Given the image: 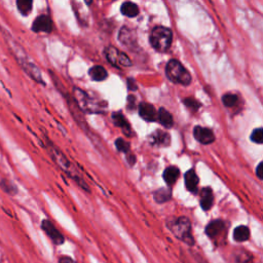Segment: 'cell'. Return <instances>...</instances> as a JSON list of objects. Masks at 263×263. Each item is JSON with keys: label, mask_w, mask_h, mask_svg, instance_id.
<instances>
[{"label": "cell", "mask_w": 263, "mask_h": 263, "mask_svg": "<svg viewBox=\"0 0 263 263\" xmlns=\"http://www.w3.org/2000/svg\"><path fill=\"white\" fill-rule=\"evenodd\" d=\"M49 153H50L52 159L54 160V162L60 166V168L63 172H65L67 174V176L69 178L74 180L76 182V184L79 187H81L82 189H84L85 191H87V192L90 191L86 182L84 181V179L82 178L80 173L77 171V168L74 166V164L57 147H54L51 144L49 145Z\"/></svg>", "instance_id": "obj_1"}, {"label": "cell", "mask_w": 263, "mask_h": 263, "mask_svg": "<svg viewBox=\"0 0 263 263\" xmlns=\"http://www.w3.org/2000/svg\"><path fill=\"white\" fill-rule=\"evenodd\" d=\"M166 227L168 230L180 240H182L184 243L193 246L194 245V238L192 235V229H191V222L190 220L185 217H170L166 222Z\"/></svg>", "instance_id": "obj_2"}, {"label": "cell", "mask_w": 263, "mask_h": 263, "mask_svg": "<svg viewBox=\"0 0 263 263\" xmlns=\"http://www.w3.org/2000/svg\"><path fill=\"white\" fill-rule=\"evenodd\" d=\"M10 47H11V51L13 52L17 63L20 64L22 69L27 73V75H29L36 82L43 83V79H42L41 72H40L39 68L28 59L26 53L23 51L22 47H20V45L15 44V42L13 40L10 41Z\"/></svg>", "instance_id": "obj_3"}, {"label": "cell", "mask_w": 263, "mask_h": 263, "mask_svg": "<svg viewBox=\"0 0 263 263\" xmlns=\"http://www.w3.org/2000/svg\"><path fill=\"white\" fill-rule=\"evenodd\" d=\"M74 100L80 110L87 113H103L106 107L105 102L92 99L88 93L79 88H74Z\"/></svg>", "instance_id": "obj_4"}, {"label": "cell", "mask_w": 263, "mask_h": 263, "mask_svg": "<svg viewBox=\"0 0 263 263\" xmlns=\"http://www.w3.org/2000/svg\"><path fill=\"white\" fill-rule=\"evenodd\" d=\"M172 41L173 32L166 27L157 26L150 34V43L152 47L159 52L166 51L170 48Z\"/></svg>", "instance_id": "obj_5"}, {"label": "cell", "mask_w": 263, "mask_h": 263, "mask_svg": "<svg viewBox=\"0 0 263 263\" xmlns=\"http://www.w3.org/2000/svg\"><path fill=\"white\" fill-rule=\"evenodd\" d=\"M165 73L167 78L174 83L182 85H188L191 83L190 73L178 60L168 61L165 67Z\"/></svg>", "instance_id": "obj_6"}, {"label": "cell", "mask_w": 263, "mask_h": 263, "mask_svg": "<svg viewBox=\"0 0 263 263\" xmlns=\"http://www.w3.org/2000/svg\"><path fill=\"white\" fill-rule=\"evenodd\" d=\"M105 57L107 61L115 66V67H130L132 66V61L129 58L119 49H117L114 46H108L105 48Z\"/></svg>", "instance_id": "obj_7"}, {"label": "cell", "mask_w": 263, "mask_h": 263, "mask_svg": "<svg viewBox=\"0 0 263 263\" xmlns=\"http://www.w3.org/2000/svg\"><path fill=\"white\" fill-rule=\"evenodd\" d=\"M53 28V23L52 20L49 15L47 14H40L38 15L32 24V31L35 33H51Z\"/></svg>", "instance_id": "obj_8"}, {"label": "cell", "mask_w": 263, "mask_h": 263, "mask_svg": "<svg viewBox=\"0 0 263 263\" xmlns=\"http://www.w3.org/2000/svg\"><path fill=\"white\" fill-rule=\"evenodd\" d=\"M41 228L54 245H62L65 241L64 235L55 228V226L49 220H43L41 223Z\"/></svg>", "instance_id": "obj_9"}, {"label": "cell", "mask_w": 263, "mask_h": 263, "mask_svg": "<svg viewBox=\"0 0 263 263\" xmlns=\"http://www.w3.org/2000/svg\"><path fill=\"white\" fill-rule=\"evenodd\" d=\"M193 136L196 141H198L200 144H203V145H209L215 141V135L213 130L200 125L194 126Z\"/></svg>", "instance_id": "obj_10"}, {"label": "cell", "mask_w": 263, "mask_h": 263, "mask_svg": "<svg viewBox=\"0 0 263 263\" xmlns=\"http://www.w3.org/2000/svg\"><path fill=\"white\" fill-rule=\"evenodd\" d=\"M138 110H139V115L144 120L150 121V122L157 120V111L153 105L146 102H142L138 106Z\"/></svg>", "instance_id": "obj_11"}, {"label": "cell", "mask_w": 263, "mask_h": 263, "mask_svg": "<svg viewBox=\"0 0 263 263\" xmlns=\"http://www.w3.org/2000/svg\"><path fill=\"white\" fill-rule=\"evenodd\" d=\"M112 120H113V123H114L116 126H118V127L121 128V130L123 132V134H124L125 136H127V137H134V136H135V133L133 132V129H132L129 123H128V121L126 120V118L123 116L122 113H120V112H114V113L112 114Z\"/></svg>", "instance_id": "obj_12"}, {"label": "cell", "mask_w": 263, "mask_h": 263, "mask_svg": "<svg viewBox=\"0 0 263 263\" xmlns=\"http://www.w3.org/2000/svg\"><path fill=\"white\" fill-rule=\"evenodd\" d=\"M149 142L157 147H163V146H168L171 143V137L167 133L162 132V130H156L152 133L149 137Z\"/></svg>", "instance_id": "obj_13"}, {"label": "cell", "mask_w": 263, "mask_h": 263, "mask_svg": "<svg viewBox=\"0 0 263 263\" xmlns=\"http://www.w3.org/2000/svg\"><path fill=\"white\" fill-rule=\"evenodd\" d=\"M224 228H225L224 221L218 219V220H214V221L210 222L206 225L204 232L210 238H216L221 234V232L224 230Z\"/></svg>", "instance_id": "obj_14"}, {"label": "cell", "mask_w": 263, "mask_h": 263, "mask_svg": "<svg viewBox=\"0 0 263 263\" xmlns=\"http://www.w3.org/2000/svg\"><path fill=\"white\" fill-rule=\"evenodd\" d=\"M118 38H119V41L121 44H123L129 48H133L134 45L137 44L135 33L127 27H123L120 29Z\"/></svg>", "instance_id": "obj_15"}, {"label": "cell", "mask_w": 263, "mask_h": 263, "mask_svg": "<svg viewBox=\"0 0 263 263\" xmlns=\"http://www.w3.org/2000/svg\"><path fill=\"white\" fill-rule=\"evenodd\" d=\"M200 206L203 211H210L214 203V194L210 187L202 188L200 191Z\"/></svg>", "instance_id": "obj_16"}, {"label": "cell", "mask_w": 263, "mask_h": 263, "mask_svg": "<svg viewBox=\"0 0 263 263\" xmlns=\"http://www.w3.org/2000/svg\"><path fill=\"white\" fill-rule=\"evenodd\" d=\"M185 186L187 188L188 191L192 192V193H196L197 192V187H198V183H199V179L195 173L194 170H189L185 173Z\"/></svg>", "instance_id": "obj_17"}, {"label": "cell", "mask_w": 263, "mask_h": 263, "mask_svg": "<svg viewBox=\"0 0 263 263\" xmlns=\"http://www.w3.org/2000/svg\"><path fill=\"white\" fill-rule=\"evenodd\" d=\"M162 177L168 186H173L180 177V170L176 165H170L164 170Z\"/></svg>", "instance_id": "obj_18"}, {"label": "cell", "mask_w": 263, "mask_h": 263, "mask_svg": "<svg viewBox=\"0 0 263 263\" xmlns=\"http://www.w3.org/2000/svg\"><path fill=\"white\" fill-rule=\"evenodd\" d=\"M157 120L165 128H171L174 125V119L172 114L164 108H159L157 111Z\"/></svg>", "instance_id": "obj_19"}, {"label": "cell", "mask_w": 263, "mask_h": 263, "mask_svg": "<svg viewBox=\"0 0 263 263\" xmlns=\"http://www.w3.org/2000/svg\"><path fill=\"white\" fill-rule=\"evenodd\" d=\"M88 74L90 76V78L95 81H103L107 78L108 73L106 71V69L100 65H96L93 67H91L88 70Z\"/></svg>", "instance_id": "obj_20"}, {"label": "cell", "mask_w": 263, "mask_h": 263, "mask_svg": "<svg viewBox=\"0 0 263 263\" xmlns=\"http://www.w3.org/2000/svg\"><path fill=\"white\" fill-rule=\"evenodd\" d=\"M250 238V229L246 225H240L237 226L233 230V239L237 242H242L246 241Z\"/></svg>", "instance_id": "obj_21"}, {"label": "cell", "mask_w": 263, "mask_h": 263, "mask_svg": "<svg viewBox=\"0 0 263 263\" xmlns=\"http://www.w3.org/2000/svg\"><path fill=\"white\" fill-rule=\"evenodd\" d=\"M153 198L157 203H164L172 198V192L168 188H159L153 192Z\"/></svg>", "instance_id": "obj_22"}, {"label": "cell", "mask_w": 263, "mask_h": 263, "mask_svg": "<svg viewBox=\"0 0 263 263\" xmlns=\"http://www.w3.org/2000/svg\"><path fill=\"white\" fill-rule=\"evenodd\" d=\"M120 11L123 15H125L127 17H135L139 14V7L137 4L127 1L121 5Z\"/></svg>", "instance_id": "obj_23"}, {"label": "cell", "mask_w": 263, "mask_h": 263, "mask_svg": "<svg viewBox=\"0 0 263 263\" xmlns=\"http://www.w3.org/2000/svg\"><path fill=\"white\" fill-rule=\"evenodd\" d=\"M15 5L18 10V12L27 16L31 13L32 8H33V0H15Z\"/></svg>", "instance_id": "obj_24"}, {"label": "cell", "mask_w": 263, "mask_h": 263, "mask_svg": "<svg viewBox=\"0 0 263 263\" xmlns=\"http://www.w3.org/2000/svg\"><path fill=\"white\" fill-rule=\"evenodd\" d=\"M222 103L227 108H232L238 103V96L235 93L227 92L222 97Z\"/></svg>", "instance_id": "obj_25"}, {"label": "cell", "mask_w": 263, "mask_h": 263, "mask_svg": "<svg viewBox=\"0 0 263 263\" xmlns=\"http://www.w3.org/2000/svg\"><path fill=\"white\" fill-rule=\"evenodd\" d=\"M115 146H116L117 150L120 151V152H122V153H125V154H126L127 152L130 151V146H129V144H128L124 139H122V138H117V139L115 140Z\"/></svg>", "instance_id": "obj_26"}, {"label": "cell", "mask_w": 263, "mask_h": 263, "mask_svg": "<svg viewBox=\"0 0 263 263\" xmlns=\"http://www.w3.org/2000/svg\"><path fill=\"white\" fill-rule=\"evenodd\" d=\"M183 103L188 109H190L192 111H197L201 106L200 103L198 101H196L195 99H193V98H185L183 100Z\"/></svg>", "instance_id": "obj_27"}, {"label": "cell", "mask_w": 263, "mask_h": 263, "mask_svg": "<svg viewBox=\"0 0 263 263\" xmlns=\"http://www.w3.org/2000/svg\"><path fill=\"white\" fill-rule=\"evenodd\" d=\"M251 140H252V142H254L256 144H262L263 143V128L258 127V128L254 129L251 134Z\"/></svg>", "instance_id": "obj_28"}, {"label": "cell", "mask_w": 263, "mask_h": 263, "mask_svg": "<svg viewBox=\"0 0 263 263\" xmlns=\"http://www.w3.org/2000/svg\"><path fill=\"white\" fill-rule=\"evenodd\" d=\"M126 160H127V162H128V164H129L130 166L134 165V164L136 163V156H135V154L132 153L130 151L127 152V153H126Z\"/></svg>", "instance_id": "obj_29"}, {"label": "cell", "mask_w": 263, "mask_h": 263, "mask_svg": "<svg viewBox=\"0 0 263 263\" xmlns=\"http://www.w3.org/2000/svg\"><path fill=\"white\" fill-rule=\"evenodd\" d=\"M256 175L261 180L263 178V162H259V164L256 167Z\"/></svg>", "instance_id": "obj_30"}, {"label": "cell", "mask_w": 263, "mask_h": 263, "mask_svg": "<svg viewBox=\"0 0 263 263\" xmlns=\"http://www.w3.org/2000/svg\"><path fill=\"white\" fill-rule=\"evenodd\" d=\"M127 87H128L129 90H136L138 88L137 83H136L134 78H128L127 79Z\"/></svg>", "instance_id": "obj_31"}, {"label": "cell", "mask_w": 263, "mask_h": 263, "mask_svg": "<svg viewBox=\"0 0 263 263\" xmlns=\"http://www.w3.org/2000/svg\"><path fill=\"white\" fill-rule=\"evenodd\" d=\"M59 263H76V262L68 256H61L59 259Z\"/></svg>", "instance_id": "obj_32"}, {"label": "cell", "mask_w": 263, "mask_h": 263, "mask_svg": "<svg viewBox=\"0 0 263 263\" xmlns=\"http://www.w3.org/2000/svg\"><path fill=\"white\" fill-rule=\"evenodd\" d=\"M135 101H136V99H135L134 96H128V98H127V107L129 108V106L132 105V109H134L135 108Z\"/></svg>", "instance_id": "obj_33"}, {"label": "cell", "mask_w": 263, "mask_h": 263, "mask_svg": "<svg viewBox=\"0 0 263 263\" xmlns=\"http://www.w3.org/2000/svg\"><path fill=\"white\" fill-rule=\"evenodd\" d=\"M84 1H85L86 4H90L92 2V0H84Z\"/></svg>", "instance_id": "obj_34"}]
</instances>
